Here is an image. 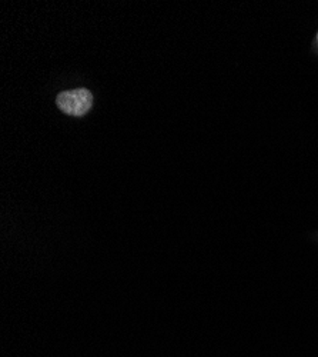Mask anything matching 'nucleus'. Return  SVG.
I'll return each mask as SVG.
<instances>
[{"instance_id":"nucleus-1","label":"nucleus","mask_w":318,"mask_h":357,"mask_svg":"<svg viewBox=\"0 0 318 357\" xmlns=\"http://www.w3.org/2000/svg\"><path fill=\"white\" fill-rule=\"evenodd\" d=\"M56 103L66 114L83 116L90 110L93 105V96L88 89H73V91L59 93Z\"/></svg>"}]
</instances>
